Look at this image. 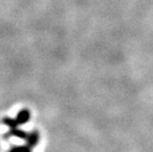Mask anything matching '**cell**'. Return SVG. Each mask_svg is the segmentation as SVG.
<instances>
[{"mask_svg":"<svg viewBox=\"0 0 153 152\" xmlns=\"http://www.w3.org/2000/svg\"><path fill=\"white\" fill-rule=\"evenodd\" d=\"M30 118H31L30 111L27 109H23L17 114L16 119H17L19 125H25L26 122H28L29 121H30Z\"/></svg>","mask_w":153,"mask_h":152,"instance_id":"obj_1","label":"cell"},{"mask_svg":"<svg viewBox=\"0 0 153 152\" xmlns=\"http://www.w3.org/2000/svg\"><path fill=\"white\" fill-rule=\"evenodd\" d=\"M26 140H27L28 146L33 148L39 143V140H40V134H39L38 131L30 132V133L28 134V137H27V139H26Z\"/></svg>","mask_w":153,"mask_h":152,"instance_id":"obj_2","label":"cell"},{"mask_svg":"<svg viewBox=\"0 0 153 152\" xmlns=\"http://www.w3.org/2000/svg\"><path fill=\"white\" fill-rule=\"evenodd\" d=\"M28 134L26 131L22 130L20 128H13L10 129V131L7 133V136H14V137H18V138H21V139H27L28 137Z\"/></svg>","mask_w":153,"mask_h":152,"instance_id":"obj_3","label":"cell"},{"mask_svg":"<svg viewBox=\"0 0 153 152\" xmlns=\"http://www.w3.org/2000/svg\"><path fill=\"white\" fill-rule=\"evenodd\" d=\"M2 122H3V124H4L5 125H7V127L10 128V129H13V128H18V122H17V119H12V118H8V117H6L2 119Z\"/></svg>","mask_w":153,"mask_h":152,"instance_id":"obj_4","label":"cell"},{"mask_svg":"<svg viewBox=\"0 0 153 152\" xmlns=\"http://www.w3.org/2000/svg\"><path fill=\"white\" fill-rule=\"evenodd\" d=\"M31 147H29L28 145L26 146H17V147H13L12 149H10L9 152H31Z\"/></svg>","mask_w":153,"mask_h":152,"instance_id":"obj_5","label":"cell"}]
</instances>
